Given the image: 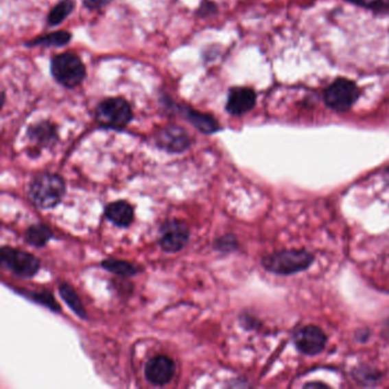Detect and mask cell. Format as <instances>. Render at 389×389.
I'll return each mask as SVG.
<instances>
[{
	"label": "cell",
	"mask_w": 389,
	"mask_h": 389,
	"mask_svg": "<svg viewBox=\"0 0 389 389\" xmlns=\"http://www.w3.org/2000/svg\"><path fill=\"white\" fill-rule=\"evenodd\" d=\"M1 263L20 278H32L40 268V261L36 256L14 248H1Z\"/></svg>",
	"instance_id": "cell-7"
},
{
	"label": "cell",
	"mask_w": 389,
	"mask_h": 389,
	"mask_svg": "<svg viewBox=\"0 0 389 389\" xmlns=\"http://www.w3.org/2000/svg\"><path fill=\"white\" fill-rule=\"evenodd\" d=\"M64 194V180L56 174H40L34 177L29 187V198L40 209H51L58 206Z\"/></svg>",
	"instance_id": "cell-1"
},
{
	"label": "cell",
	"mask_w": 389,
	"mask_h": 389,
	"mask_svg": "<svg viewBox=\"0 0 389 389\" xmlns=\"http://www.w3.org/2000/svg\"><path fill=\"white\" fill-rule=\"evenodd\" d=\"M132 105L122 97H108L98 103L94 118L103 128L121 130L132 119Z\"/></svg>",
	"instance_id": "cell-2"
},
{
	"label": "cell",
	"mask_w": 389,
	"mask_h": 389,
	"mask_svg": "<svg viewBox=\"0 0 389 389\" xmlns=\"http://www.w3.org/2000/svg\"><path fill=\"white\" fill-rule=\"evenodd\" d=\"M27 296L34 299V301L37 303H40V304L44 305L46 307L51 308L53 311H60V306H58V303L54 300V298L51 294L48 292H43V294H37V292H25Z\"/></svg>",
	"instance_id": "cell-20"
},
{
	"label": "cell",
	"mask_w": 389,
	"mask_h": 389,
	"mask_svg": "<svg viewBox=\"0 0 389 389\" xmlns=\"http://www.w3.org/2000/svg\"><path fill=\"white\" fill-rule=\"evenodd\" d=\"M256 93L249 87H233L228 91L225 110L232 115H242L256 105Z\"/></svg>",
	"instance_id": "cell-12"
},
{
	"label": "cell",
	"mask_w": 389,
	"mask_h": 389,
	"mask_svg": "<svg viewBox=\"0 0 389 389\" xmlns=\"http://www.w3.org/2000/svg\"><path fill=\"white\" fill-rule=\"evenodd\" d=\"M110 3L111 0H82L84 6L89 10H102Z\"/></svg>",
	"instance_id": "cell-24"
},
{
	"label": "cell",
	"mask_w": 389,
	"mask_h": 389,
	"mask_svg": "<svg viewBox=\"0 0 389 389\" xmlns=\"http://www.w3.org/2000/svg\"><path fill=\"white\" fill-rule=\"evenodd\" d=\"M105 216L115 226L128 227L134 220V208L127 201H115L106 207Z\"/></svg>",
	"instance_id": "cell-14"
},
{
	"label": "cell",
	"mask_w": 389,
	"mask_h": 389,
	"mask_svg": "<svg viewBox=\"0 0 389 389\" xmlns=\"http://www.w3.org/2000/svg\"><path fill=\"white\" fill-rule=\"evenodd\" d=\"M27 139L40 148L54 145L58 139V129L56 126L46 120L36 122L27 128Z\"/></svg>",
	"instance_id": "cell-13"
},
{
	"label": "cell",
	"mask_w": 389,
	"mask_h": 389,
	"mask_svg": "<svg viewBox=\"0 0 389 389\" xmlns=\"http://www.w3.org/2000/svg\"><path fill=\"white\" fill-rule=\"evenodd\" d=\"M75 0H60L48 14L47 23L49 27H58L63 23L75 10Z\"/></svg>",
	"instance_id": "cell-16"
},
{
	"label": "cell",
	"mask_w": 389,
	"mask_h": 389,
	"mask_svg": "<svg viewBox=\"0 0 389 389\" xmlns=\"http://www.w3.org/2000/svg\"><path fill=\"white\" fill-rule=\"evenodd\" d=\"M294 344L306 355H318L325 349L327 335L316 325H306L294 335Z\"/></svg>",
	"instance_id": "cell-10"
},
{
	"label": "cell",
	"mask_w": 389,
	"mask_h": 389,
	"mask_svg": "<svg viewBox=\"0 0 389 389\" xmlns=\"http://www.w3.org/2000/svg\"><path fill=\"white\" fill-rule=\"evenodd\" d=\"M58 292L61 294L62 299L67 303L69 307L78 315L79 318H87V311H86L84 305H82L78 294L75 292V289L68 283H62L58 288Z\"/></svg>",
	"instance_id": "cell-18"
},
{
	"label": "cell",
	"mask_w": 389,
	"mask_h": 389,
	"mask_svg": "<svg viewBox=\"0 0 389 389\" xmlns=\"http://www.w3.org/2000/svg\"><path fill=\"white\" fill-rule=\"evenodd\" d=\"M51 73L60 85L72 89L82 85L87 70L79 56L72 53H62L51 58Z\"/></svg>",
	"instance_id": "cell-3"
},
{
	"label": "cell",
	"mask_w": 389,
	"mask_h": 389,
	"mask_svg": "<svg viewBox=\"0 0 389 389\" xmlns=\"http://www.w3.org/2000/svg\"><path fill=\"white\" fill-rule=\"evenodd\" d=\"M163 106H166L167 110L175 112L177 115H180L182 118L185 119L187 121L190 122L194 128L198 129L199 132L210 135L220 130V126L217 121L216 118H213V115L208 113L199 112L191 108L190 105L177 104L172 98L163 96L161 99Z\"/></svg>",
	"instance_id": "cell-6"
},
{
	"label": "cell",
	"mask_w": 389,
	"mask_h": 389,
	"mask_svg": "<svg viewBox=\"0 0 389 389\" xmlns=\"http://www.w3.org/2000/svg\"><path fill=\"white\" fill-rule=\"evenodd\" d=\"M176 366L173 359L166 355L154 356L145 366V378L150 384L163 386L169 384L175 376Z\"/></svg>",
	"instance_id": "cell-11"
},
{
	"label": "cell",
	"mask_w": 389,
	"mask_h": 389,
	"mask_svg": "<svg viewBox=\"0 0 389 389\" xmlns=\"http://www.w3.org/2000/svg\"><path fill=\"white\" fill-rule=\"evenodd\" d=\"M72 40L71 32L56 31L25 43L27 47H64Z\"/></svg>",
	"instance_id": "cell-15"
},
{
	"label": "cell",
	"mask_w": 389,
	"mask_h": 389,
	"mask_svg": "<svg viewBox=\"0 0 389 389\" xmlns=\"http://www.w3.org/2000/svg\"><path fill=\"white\" fill-rule=\"evenodd\" d=\"M314 261V256L306 250H283L268 255L261 264L268 272L290 275L307 270Z\"/></svg>",
	"instance_id": "cell-4"
},
{
	"label": "cell",
	"mask_w": 389,
	"mask_h": 389,
	"mask_svg": "<svg viewBox=\"0 0 389 389\" xmlns=\"http://www.w3.org/2000/svg\"><path fill=\"white\" fill-rule=\"evenodd\" d=\"M53 237L51 228L44 224H34L25 232V240L34 248L44 247Z\"/></svg>",
	"instance_id": "cell-17"
},
{
	"label": "cell",
	"mask_w": 389,
	"mask_h": 389,
	"mask_svg": "<svg viewBox=\"0 0 389 389\" xmlns=\"http://www.w3.org/2000/svg\"><path fill=\"white\" fill-rule=\"evenodd\" d=\"M189 239L190 230L183 220H167L160 228V247L169 254L182 250L189 242Z\"/></svg>",
	"instance_id": "cell-8"
},
{
	"label": "cell",
	"mask_w": 389,
	"mask_h": 389,
	"mask_svg": "<svg viewBox=\"0 0 389 389\" xmlns=\"http://www.w3.org/2000/svg\"><path fill=\"white\" fill-rule=\"evenodd\" d=\"M237 241L233 235H224L220 237L215 241V249L220 251V252H230L237 249Z\"/></svg>",
	"instance_id": "cell-21"
},
{
	"label": "cell",
	"mask_w": 389,
	"mask_h": 389,
	"mask_svg": "<svg viewBox=\"0 0 389 389\" xmlns=\"http://www.w3.org/2000/svg\"><path fill=\"white\" fill-rule=\"evenodd\" d=\"M349 1L377 12H389V0H349Z\"/></svg>",
	"instance_id": "cell-22"
},
{
	"label": "cell",
	"mask_w": 389,
	"mask_h": 389,
	"mask_svg": "<svg viewBox=\"0 0 389 389\" xmlns=\"http://www.w3.org/2000/svg\"><path fill=\"white\" fill-rule=\"evenodd\" d=\"M156 145L168 153H182L191 146L189 132L180 126L168 125L158 129L154 134Z\"/></svg>",
	"instance_id": "cell-9"
},
{
	"label": "cell",
	"mask_w": 389,
	"mask_h": 389,
	"mask_svg": "<svg viewBox=\"0 0 389 389\" xmlns=\"http://www.w3.org/2000/svg\"><path fill=\"white\" fill-rule=\"evenodd\" d=\"M325 101L329 108L338 112L349 111L355 104L359 91L355 82L349 79L339 78L325 91Z\"/></svg>",
	"instance_id": "cell-5"
},
{
	"label": "cell",
	"mask_w": 389,
	"mask_h": 389,
	"mask_svg": "<svg viewBox=\"0 0 389 389\" xmlns=\"http://www.w3.org/2000/svg\"><path fill=\"white\" fill-rule=\"evenodd\" d=\"M216 13L217 5L213 3V1H210V0H203V1H201L200 6L198 7L196 10V16L202 17V19L213 16V14Z\"/></svg>",
	"instance_id": "cell-23"
},
{
	"label": "cell",
	"mask_w": 389,
	"mask_h": 389,
	"mask_svg": "<svg viewBox=\"0 0 389 389\" xmlns=\"http://www.w3.org/2000/svg\"><path fill=\"white\" fill-rule=\"evenodd\" d=\"M388 174H389V169H388Z\"/></svg>",
	"instance_id": "cell-25"
},
{
	"label": "cell",
	"mask_w": 389,
	"mask_h": 389,
	"mask_svg": "<svg viewBox=\"0 0 389 389\" xmlns=\"http://www.w3.org/2000/svg\"><path fill=\"white\" fill-rule=\"evenodd\" d=\"M102 268H105L106 271L111 272L113 274L126 276V278L139 273V268L135 265L129 263V261H120V259H115V258H108V259L103 261Z\"/></svg>",
	"instance_id": "cell-19"
}]
</instances>
